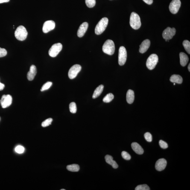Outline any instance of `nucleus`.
Masks as SVG:
<instances>
[{
  "label": "nucleus",
  "instance_id": "1",
  "mask_svg": "<svg viewBox=\"0 0 190 190\" xmlns=\"http://www.w3.org/2000/svg\"><path fill=\"white\" fill-rule=\"evenodd\" d=\"M130 24L131 27L134 29L137 30L141 27L140 17L139 15L135 12H133L131 15Z\"/></svg>",
  "mask_w": 190,
  "mask_h": 190
},
{
  "label": "nucleus",
  "instance_id": "2",
  "mask_svg": "<svg viewBox=\"0 0 190 190\" xmlns=\"http://www.w3.org/2000/svg\"><path fill=\"white\" fill-rule=\"evenodd\" d=\"M115 47L113 41L108 39L106 41L103 47V51L104 53L112 55L115 53Z\"/></svg>",
  "mask_w": 190,
  "mask_h": 190
},
{
  "label": "nucleus",
  "instance_id": "3",
  "mask_svg": "<svg viewBox=\"0 0 190 190\" xmlns=\"http://www.w3.org/2000/svg\"><path fill=\"white\" fill-rule=\"evenodd\" d=\"M109 19L107 18H103L97 24L95 29V34L99 35L103 33L108 24Z\"/></svg>",
  "mask_w": 190,
  "mask_h": 190
},
{
  "label": "nucleus",
  "instance_id": "4",
  "mask_svg": "<svg viewBox=\"0 0 190 190\" xmlns=\"http://www.w3.org/2000/svg\"><path fill=\"white\" fill-rule=\"evenodd\" d=\"M15 35L17 39L19 41L25 40L28 35V32L25 27L22 25L19 26L17 28L15 33Z\"/></svg>",
  "mask_w": 190,
  "mask_h": 190
},
{
  "label": "nucleus",
  "instance_id": "5",
  "mask_svg": "<svg viewBox=\"0 0 190 190\" xmlns=\"http://www.w3.org/2000/svg\"><path fill=\"white\" fill-rule=\"evenodd\" d=\"M159 61V57L156 54L151 55L147 59L146 62L147 68L150 70H153Z\"/></svg>",
  "mask_w": 190,
  "mask_h": 190
},
{
  "label": "nucleus",
  "instance_id": "6",
  "mask_svg": "<svg viewBox=\"0 0 190 190\" xmlns=\"http://www.w3.org/2000/svg\"><path fill=\"white\" fill-rule=\"evenodd\" d=\"M127 50L123 46L120 47L118 54V63L120 66H123L127 61Z\"/></svg>",
  "mask_w": 190,
  "mask_h": 190
},
{
  "label": "nucleus",
  "instance_id": "7",
  "mask_svg": "<svg viewBox=\"0 0 190 190\" xmlns=\"http://www.w3.org/2000/svg\"><path fill=\"white\" fill-rule=\"evenodd\" d=\"M62 49V45L61 43L54 44L50 49L49 51V54L51 57H55L61 51Z\"/></svg>",
  "mask_w": 190,
  "mask_h": 190
},
{
  "label": "nucleus",
  "instance_id": "8",
  "mask_svg": "<svg viewBox=\"0 0 190 190\" xmlns=\"http://www.w3.org/2000/svg\"><path fill=\"white\" fill-rule=\"evenodd\" d=\"M176 29L174 28L168 27L164 30L162 33V36L165 40H169L172 39L176 33Z\"/></svg>",
  "mask_w": 190,
  "mask_h": 190
},
{
  "label": "nucleus",
  "instance_id": "9",
  "mask_svg": "<svg viewBox=\"0 0 190 190\" xmlns=\"http://www.w3.org/2000/svg\"><path fill=\"white\" fill-rule=\"evenodd\" d=\"M181 6L180 0H172L169 6L170 12L175 14L178 12Z\"/></svg>",
  "mask_w": 190,
  "mask_h": 190
},
{
  "label": "nucleus",
  "instance_id": "10",
  "mask_svg": "<svg viewBox=\"0 0 190 190\" xmlns=\"http://www.w3.org/2000/svg\"><path fill=\"white\" fill-rule=\"evenodd\" d=\"M81 67L79 65H75L71 67L68 72V77L71 79L75 78L81 71Z\"/></svg>",
  "mask_w": 190,
  "mask_h": 190
},
{
  "label": "nucleus",
  "instance_id": "11",
  "mask_svg": "<svg viewBox=\"0 0 190 190\" xmlns=\"http://www.w3.org/2000/svg\"><path fill=\"white\" fill-rule=\"evenodd\" d=\"M13 98L10 95H3L1 100V104L3 108H6L11 105Z\"/></svg>",
  "mask_w": 190,
  "mask_h": 190
},
{
  "label": "nucleus",
  "instance_id": "12",
  "mask_svg": "<svg viewBox=\"0 0 190 190\" xmlns=\"http://www.w3.org/2000/svg\"><path fill=\"white\" fill-rule=\"evenodd\" d=\"M55 23L53 21H48L44 23L42 30L43 32L47 33L51 31L55 28Z\"/></svg>",
  "mask_w": 190,
  "mask_h": 190
},
{
  "label": "nucleus",
  "instance_id": "13",
  "mask_svg": "<svg viewBox=\"0 0 190 190\" xmlns=\"http://www.w3.org/2000/svg\"><path fill=\"white\" fill-rule=\"evenodd\" d=\"M167 165V161L164 159H159L156 162L155 168L158 171H162L165 169Z\"/></svg>",
  "mask_w": 190,
  "mask_h": 190
},
{
  "label": "nucleus",
  "instance_id": "14",
  "mask_svg": "<svg viewBox=\"0 0 190 190\" xmlns=\"http://www.w3.org/2000/svg\"><path fill=\"white\" fill-rule=\"evenodd\" d=\"M88 27H89V24L86 22L83 23L80 25L77 33V36L79 37H83L84 35L87 30Z\"/></svg>",
  "mask_w": 190,
  "mask_h": 190
},
{
  "label": "nucleus",
  "instance_id": "15",
  "mask_svg": "<svg viewBox=\"0 0 190 190\" xmlns=\"http://www.w3.org/2000/svg\"><path fill=\"white\" fill-rule=\"evenodd\" d=\"M150 45V41L148 39H146L143 41L142 43L140 45L139 52L142 53H145L148 49Z\"/></svg>",
  "mask_w": 190,
  "mask_h": 190
},
{
  "label": "nucleus",
  "instance_id": "16",
  "mask_svg": "<svg viewBox=\"0 0 190 190\" xmlns=\"http://www.w3.org/2000/svg\"><path fill=\"white\" fill-rule=\"evenodd\" d=\"M37 74V68L35 65H31L30 70L27 74V78L29 81H32L34 79L35 76Z\"/></svg>",
  "mask_w": 190,
  "mask_h": 190
},
{
  "label": "nucleus",
  "instance_id": "17",
  "mask_svg": "<svg viewBox=\"0 0 190 190\" xmlns=\"http://www.w3.org/2000/svg\"><path fill=\"white\" fill-rule=\"evenodd\" d=\"M132 149L135 153L139 155H142L144 153V150L138 143L133 142L131 144Z\"/></svg>",
  "mask_w": 190,
  "mask_h": 190
},
{
  "label": "nucleus",
  "instance_id": "18",
  "mask_svg": "<svg viewBox=\"0 0 190 190\" xmlns=\"http://www.w3.org/2000/svg\"><path fill=\"white\" fill-rule=\"evenodd\" d=\"M105 159L106 162L108 164L112 165V167L114 169H117L118 168V165L115 161L113 160V158L112 156L109 155H106L105 156Z\"/></svg>",
  "mask_w": 190,
  "mask_h": 190
},
{
  "label": "nucleus",
  "instance_id": "19",
  "mask_svg": "<svg viewBox=\"0 0 190 190\" xmlns=\"http://www.w3.org/2000/svg\"><path fill=\"white\" fill-rule=\"evenodd\" d=\"M180 63L182 66L185 67L187 65L189 61V58L187 55L184 53H180Z\"/></svg>",
  "mask_w": 190,
  "mask_h": 190
},
{
  "label": "nucleus",
  "instance_id": "20",
  "mask_svg": "<svg viewBox=\"0 0 190 190\" xmlns=\"http://www.w3.org/2000/svg\"><path fill=\"white\" fill-rule=\"evenodd\" d=\"M135 99V94L134 91L131 89H129L127 94V101L129 104H131Z\"/></svg>",
  "mask_w": 190,
  "mask_h": 190
},
{
  "label": "nucleus",
  "instance_id": "21",
  "mask_svg": "<svg viewBox=\"0 0 190 190\" xmlns=\"http://www.w3.org/2000/svg\"><path fill=\"white\" fill-rule=\"evenodd\" d=\"M170 80L172 83L181 84L183 82V79L180 75L174 74L171 76Z\"/></svg>",
  "mask_w": 190,
  "mask_h": 190
},
{
  "label": "nucleus",
  "instance_id": "22",
  "mask_svg": "<svg viewBox=\"0 0 190 190\" xmlns=\"http://www.w3.org/2000/svg\"><path fill=\"white\" fill-rule=\"evenodd\" d=\"M104 88V86L102 85H100V86L98 87L94 91L92 96L93 98L95 99L99 97L102 93Z\"/></svg>",
  "mask_w": 190,
  "mask_h": 190
},
{
  "label": "nucleus",
  "instance_id": "23",
  "mask_svg": "<svg viewBox=\"0 0 190 190\" xmlns=\"http://www.w3.org/2000/svg\"><path fill=\"white\" fill-rule=\"evenodd\" d=\"M67 169L69 171L72 172H77L79 171L80 167L77 164L68 165L67 167Z\"/></svg>",
  "mask_w": 190,
  "mask_h": 190
},
{
  "label": "nucleus",
  "instance_id": "24",
  "mask_svg": "<svg viewBox=\"0 0 190 190\" xmlns=\"http://www.w3.org/2000/svg\"><path fill=\"white\" fill-rule=\"evenodd\" d=\"M114 98L113 94L111 93L108 94L103 98V101L105 103H109L113 100Z\"/></svg>",
  "mask_w": 190,
  "mask_h": 190
},
{
  "label": "nucleus",
  "instance_id": "25",
  "mask_svg": "<svg viewBox=\"0 0 190 190\" xmlns=\"http://www.w3.org/2000/svg\"><path fill=\"white\" fill-rule=\"evenodd\" d=\"M183 45L184 47L185 51L189 54H190V42L189 41L185 40L183 41Z\"/></svg>",
  "mask_w": 190,
  "mask_h": 190
},
{
  "label": "nucleus",
  "instance_id": "26",
  "mask_svg": "<svg viewBox=\"0 0 190 190\" xmlns=\"http://www.w3.org/2000/svg\"><path fill=\"white\" fill-rule=\"evenodd\" d=\"M69 108L71 113H75L77 112V107L75 103L74 102L71 103L69 104Z\"/></svg>",
  "mask_w": 190,
  "mask_h": 190
},
{
  "label": "nucleus",
  "instance_id": "27",
  "mask_svg": "<svg viewBox=\"0 0 190 190\" xmlns=\"http://www.w3.org/2000/svg\"><path fill=\"white\" fill-rule=\"evenodd\" d=\"M52 82L49 81L47 82V83H45L42 86L41 89V91L43 92V91L47 90V89H49L51 87V86H52Z\"/></svg>",
  "mask_w": 190,
  "mask_h": 190
},
{
  "label": "nucleus",
  "instance_id": "28",
  "mask_svg": "<svg viewBox=\"0 0 190 190\" xmlns=\"http://www.w3.org/2000/svg\"><path fill=\"white\" fill-rule=\"evenodd\" d=\"M87 6L89 8H92L95 7L96 4L95 0H85Z\"/></svg>",
  "mask_w": 190,
  "mask_h": 190
},
{
  "label": "nucleus",
  "instance_id": "29",
  "mask_svg": "<svg viewBox=\"0 0 190 190\" xmlns=\"http://www.w3.org/2000/svg\"><path fill=\"white\" fill-rule=\"evenodd\" d=\"M53 121V119L51 118L45 120L42 123V126L43 127H46L51 125Z\"/></svg>",
  "mask_w": 190,
  "mask_h": 190
},
{
  "label": "nucleus",
  "instance_id": "30",
  "mask_svg": "<svg viewBox=\"0 0 190 190\" xmlns=\"http://www.w3.org/2000/svg\"><path fill=\"white\" fill-rule=\"evenodd\" d=\"M136 190H150V188L147 185L144 184L138 185L135 188Z\"/></svg>",
  "mask_w": 190,
  "mask_h": 190
},
{
  "label": "nucleus",
  "instance_id": "31",
  "mask_svg": "<svg viewBox=\"0 0 190 190\" xmlns=\"http://www.w3.org/2000/svg\"><path fill=\"white\" fill-rule=\"evenodd\" d=\"M121 156L125 160H129L131 159V156L127 152L123 151L121 153Z\"/></svg>",
  "mask_w": 190,
  "mask_h": 190
},
{
  "label": "nucleus",
  "instance_id": "32",
  "mask_svg": "<svg viewBox=\"0 0 190 190\" xmlns=\"http://www.w3.org/2000/svg\"><path fill=\"white\" fill-rule=\"evenodd\" d=\"M24 150H25V149H24V147L21 145L17 146L15 149V151L17 153H19V154L23 153Z\"/></svg>",
  "mask_w": 190,
  "mask_h": 190
},
{
  "label": "nucleus",
  "instance_id": "33",
  "mask_svg": "<svg viewBox=\"0 0 190 190\" xmlns=\"http://www.w3.org/2000/svg\"><path fill=\"white\" fill-rule=\"evenodd\" d=\"M144 138L148 142H151L152 141V136L151 134L148 132L145 133L144 135Z\"/></svg>",
  "mask_w": 190,
  "mask_h": 190
},
{
  "label": "nucleus",
  "instance_id": "34",
  "mask_svg": "<svg viewBox=\"0 0 190 190\" xmlns=\"http://www.w3.org/2000/svg\"><path fill=\"white\" fill-rule=\"evenodd\" d=\"M159 145L162 149H166L168 147V145L167 143L162 140L159 141Z\"/></svg>",
  "mask_w": 190,
  "mask_h": 190
},
{
  "label": "nucleus",
  "instance_id": "35",
  "mask_svg": "<svg viewBox=\"0 0 190 190\" xmlns=\"http://www.w3.org/2000/svg\"><path fill=\"white\" fill-rule=\"evenodd\" d=\"M7 54V51L5 49L0 48V57H5Z\"/></svg>",
  "mask_w": 190,
  "mask_h": 190
},
{
  "label": "nucleus",
  "instance_id": "36",
  "mask_svg": "<svg viewBox=\"0 0 190 190\" xmlns=\"http://www.w3.org/2000/svg\"><path fill=\"white\" fill-rule=\"evenodd\" d=\"M143 1L149 5H151L153 3V0H143Z\"/></svg>",
  "mask_w": 190,
  "mask_h": 190
},
{
  "label": "nucleus",
  "instance_id": "37",
  "mask_svg": "<svg viewBox=\"0 0 190 190\" xmlns=\"http://www.w3.org/2000/svg\"><path fill=\"white\" fill-rule=\"evenodd\" d=\"M5 87V85L0 82V91H2Z\"/></svg>",
  "mask_w": 190,
  "mask_h": 190
},
{
  "label": "nucleus",
  "instance_id": "38",
  "mask_svg": "<svg viewBox=\"0 0 190 190\" xmlns=\"http://www.w3.org/2000/svg\"><path fill=\"white\" fill-rule=\"evenodd\" d=\"M10 0H0V4L3 3H4L8 2Z\"/></svg>",
  "mask_w": 190,
  "mask_h": 190
},
{
  "label": "nucleus",
  "instance_id": "39",
  "mask_svg": "<svg viewBox=\"0 0 190 190\" xmlns=\"http://www.w3.org/2000/svg\"><path fill=\"white\" fill-rule=\"evenodd\" d=\"M188 71H190V64H189V65H188Z\"/></svg>",
  "mask_w": 190,
  "mask_h": 190
},
{
  "label": "nucleus",
  "instance_id": "40",
  "mask_svg": "<svg viewBox=\"0 0 190 190\" xmlns=\"http://www.w3.org/2000/svg\"><path fill=\"white\" fill-rule=\"evenodd\" d=\"M61 190H65V189H61Z\"/></svg>",
  "mask_w": 190,
  "mask_h": 190
},
{
  "label": "nucleus",
  "instance_id": "41",
  "mask_svg": "<svg viewBox=\"0 0 190 190\" xmlns=\"http://www.w3.org/2000/svg\"><path fill=\"white\" fill-rule=\"evenodd\" d=\"M174 85H175V83H174Z\"/></svg>",
  "mask_w": 190,
  "mask_h": 190
}]
</instances>
